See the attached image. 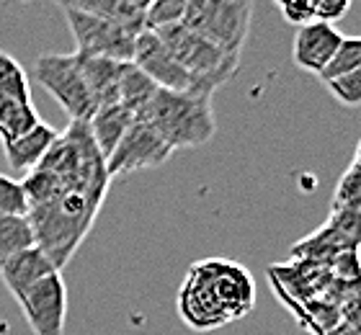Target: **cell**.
Returning <instances> with one entry per match:
<instances>
[{
  "mask_svg": "<svg viewBox=\"0 0 361 335\" xmlns=\"http://www.w3.org/2000/svg\"><path fill=\"white\" fill-rule=\"evenodd\" d=\"M328 90H331L336 101L343 106H361V67L354 73L343 75V78H336V80L325 83Z\"/></svg>",
  "mask_w": 361,
  "mask_h": 335,
  "instance_id": "4316f807",
  "label": "cell"
},
{
  "mask_svg": "<svg viewBox=\"0 0 361 335\" xmlns=\"http://www.w3.org/2000/svg\"><path fill=\"white\" fill-rule=\"evenodd\" d=\"M0 96L18 98L23 104H31V85L23 67L8 52L0 49Z\"/></svg>",
  "mask_w": 361,
  "mask_h": 335,
  "instance_id": "ffe728a7",
  "label": "cell"
},
{
  "mask_svg": "<svg viewBox=\"0 0 361 335\" xmlns=\"http://www.w3.org/2000/svg\"><path fill=\"white\" fill-rule=\"evenodd\" d=\"M361 67V37H343L341 47L336 49L333 60L328 62L323 73H320V80L331 83L336 78H343V75L354 73Z\"/></svg>",
  "mask_w": 361,
  "mask_h": 335,
  "instance_id": "44dd1931",
  "label": "cell"
},
{
  "mask_svg": "<svg viewBox=\"0 0 361 335\" xmlns=\"http://www.w3.org/2000/svg\"><path fill=\"white\" fill-rule=\"evenodd\" d=\"M274 3H276V6L281 8V6H286V3H292V0H274Z\"/></svg>",
  "mask_w": 361,
  "mask_h": 335,
  "instance_id": "1f68e13d",
  "label": "cell"
},
{
  "mask_svg": "<svg viewBox=\"0 0 361 335\" xmlns=\"http://www.w3.org/2000/svg\"><path fill=\"white\" fill-rule=\"evenodd\" d=\"M336 307H338L341 317L348 328H354L361 335V276L351 279V281H343L341 302Z\"/></svg>",
  "mask_w": 361,
  "mask_h": 335,
  "instance_id": "d4e9b609",
  "label": "cell"
},
{
  "mask_svg": "<svg viewBox=\"0 0 361 335\" xmlns=\"http://www.w3.org/2000/svg\"><path fill=\"white\" fill-rule=\"evenodd\" d=\"M158 85L147 78V75L135 65V62H124L121 65L119 78V104L132 111L135 121H140L150 109L152 98L158 96Z\"/></svg>",
  "mask_w": 361,
  "mask_h": 335,
  "instance_id": "e0dca14e",
  "label": "cell"
},
{
  "mask_svg": "<svg viewBox=\"0 0 361 335\" xmlns=\"http://www.w3.org/2000/svg\"><path fill=\"white\" fill-rule=\"evenodd\" d=\"M54 3L62 8H70V11H80V13L104 18V21L121 23L127 29H135V31L147 29L145 11H140L129 0H54Z\"/></svg>",
  "mask_w": 361,
  "mask_h": 335,
  "instance_id": "2e32d148",
  "label": "cell"
},
{
  "mask_svg": "<svg viewBox=\"0 0 361 335\" xmlns=\"http://www.w3.org/2000/svg\"><path fill=\"white\" fill-rule=\"evenodd\" d=\"M307 3L312 8L315 21H325V23L341 21L351 11V6H354V0H307Z\"/></svg>",
  "mask_w": 361,
  "mask_h": 335,
  "instance_id": "83f0119b",
  "label": "cell"
},
{
  "mask_svg": "<svg viewBox=\"0 0 361 335\" xmlns=\"http://www.w3.org/2000/svg\"><path fill=\"white\" fill-rule=\"evenodd\" d=\"M281 16H284V21L292 23V26H307V23L315 21L312 8H310L307 0H292V3L281 6Z\"/></svg>",
  "mask_w": 361,
  "mask_h": 335,
  "instance_id": "f1b7e54d",
  "label": "cell"
},
{
  "mask_svg": "<svg viewBox=\"0 0 361 335\" xmlns=\"http://www.w3.org/2000/svg\"><path fill=\"white\" fill-rule=\"evenodd\" d=\"M191 0H152V6L147 8V29H158V26H168V23H178L186 13V8Z\"/></svg>",
  "mask_w": 361,
  "mask_h": 335,
  "instance_id": "484cf974",
  "label": "cell"
},
{
  "mask_svg": "<svg viewBox=\"0 0 361 335\" xmlns=\"http://www.w3.org/2000/svg\"><path fill=\"white\" fill-rule=\"evenodd\" d=\"M140 121H147L173 152L199 147L217 132L212 96L207 93L158 90V96L152 98L150 109Z\"/></svg>",
  "mask_w": 361,
  "mask_h": 335,
  "instance_id": "3957f363",
  "label": "cell"
},
{
  "mask_svg": "<svg viewBox=\"0 0 361 335\" xmlns=\"http://www.w3.org/2000/svg\"><path fill=\"white\" fill-rule=\"evenodd\" d=\"M37 245L29 214H0V263Z\"/></svg>",
  "mask_w": 361,
  "mask_h": 335,
  "instance_id": "d6986e66",
  "label": "cell"
},
{
  "mask_svg": "<svg viewBox=\"0 0 361 335\" xmlns=\"http://www.w3.org/2000/svg\"><path fill=\"white\" fill-rule=\"evenodd\" d=\"M341 42H343V34L333 23L312 21L307 26H300L292 44L294 65L302 67L305 73H312L320 78V73L333 60V54L341 47Z\"/></svg>",
  "mask_w": 361,
  "mask_h": 335,
  "instance_id": "8fae6325",
  "label": "cell"
},
{
  "mask_svg": "<svg viewBox=\"0 0 361 335\" xmlns=\"http://www.w3.org/2000/svg\"><path fill=\"white\" fill-rule=\"evenodd\" d=\"M325 224L338 238L346 240L354 250L361 248V209H331V217Z\"/></svg>",
  "mask_w": 361,
  "mask_h": 335,
  "instance_id": "603a6c76",
  "label": "cell"
},
{
  "mask_svg": "<svg viewBox=\"0 0 361 335\" xmlns=\"http://www.w3.org/2000/svg\"><path fill=\"white\" fill-rule=\"evenodd\" d=\"M140 70L150 78L160 90H173V93H196L194 78L178 65L168 47L158 39L152 29H145L135 42V54H132Z\"/></svg>",
  "mask_w": 361,
  "mask_h": 335,
  "instance_id": "30bf717a",
  "label": "cell"
},
{
  "mask_svg": "<svg viewBox=\"0 0 361 335\" xmlns=\"http://www.w3.org/2000/svg\"><path fill=\"white\" fill-rule=\"evenodd\" d=\"M0 214H29V196L23 181L0 173Z\"/></svg>",
  "mask_w": 361,
  "mask_h": 335,
  "instance_id": "cb8c5ba5",
  "label": "cell"
},
{
  "mask_svg": "<svg viewBox=\"0 0 361 335\" xmlns=\"http://www.w3.org/2000/svg\"><path fill=\"white\" fill-rule=\"evenodd\" d=\"M68 26L75 39V52L85 57H109L116 62H132L135 54V42L142 31L127 29L121 23L104 21L96 16L80 13V11H70L62 8Z\"/></svg>",
  "mask_w": 361,
  "mask_h": 335,
  "instance_id": "52a82bcc",
  "label": "cell"
},
{
  "mask_svg": "<svg viewBox=\"0 0 361 335\" xmlns=\"http://www.w3.org/2000/svg\"><path fill=\"white\" fill-rule=\"evenodd\" d=\"M256 302L253 279L235 261H199L178 291V312L191 330L207 333L245 317Z\"/></svg>",
  "mask_w": 361,
  "mask_h": 335,
  "instance_id": "7a4b0ae2",
  "label": "cell"
},
{
  "mask_svg": "<svg viewBox=\"0 0 361 335\" xmlns=\"http://www.w3.org/2000/svg\"><path fill=\"white\" fill-rule=\"evenodd\" d=\"M57 137H60V132H57L52 124L42 121L39 127H34L29 134H23L18 140L3 142L6 160L11 163L13 171L31 173L42 160H44V155L49 152V147H52L54 142H57Z\"/></svg>",
  "mask_w": 361,
  "mask_h": 335,
  "instance_id": "4fadbf2b",
  "label": "cell"
},
{
  "mask_svg": "<svg viewBox=\"0 0 361 335\" xmlns=\"http://www.w3.org/2000/svg\"><path fill=\"white\" fill-rule=\"evenodd\" d=\"M21 315L34 335H62L68 320V289L62 274L54 271L39 284H34L18 299Z\"/></svg>",
  "mask_w": 361,
  "mask_h": 335,
  "instance_id": "ba28073f",
  "label": "cell"
},
{
  "mask_svg": "<svg viewBox=\"0 0 361 335\" xmlns=\"http://www.w3.org/2000/svg\"><path fill=\"white\" fill-rule=\"evenodd\" d=\"M111 176L88 121H70L44 160L23 181L37 248L62 271L93 227Z\"/></svg>",
  "mask_w": 361,
  "mask_h": 335,
  "instance_id": "6da1fadb",
  "label": "cell"
},
{
  "mask_svg": "<svg viewBox=\"0 0 361 335\" xmlns=\"http://www.w3.org/2000/svg\"><path fill=\"white\" fill-rule=\"evenodd\" d=\"M253 0H191L178 23L225 52L240 54L250 34Z\"/></svg>",
  "mask_w": 361,
  "mask_h": 335,
  "instance_id": "5b68a950",
  "label": "cell"
},
{
  "mask_svg": "<svg viewBox=\"0 0 361 335\" xmlns=\"http://www.w3.org/2000/svg\"><path fill=\"white\" fill-rule=\"evenodd\" d=\"M171 155H173V150L168 147L163 137L147 121H135L124 134V140L116 145L111 157L106 160V171L111 178H116V176H127L135 171L158 168Z\"/></svg>",
  "mask_w": 361,
  "mask_h": 335,
  "instance_id": "9c48e42d",
  "label": "cell"
},
{
  "mask_svg": "<svg viewBox=\"0 0 361 335\" xmlns=\"http://www.w3.org/2000/svg\"><path fill=\"white\" fill-rule=\"evenodd\" d=\"M129 3H135L140 11H145V16H147V8L152 6V0H129Z\"/></svg>",
  "mask_w": 361,
  "mask_h": 335,
  "instance_id": "f546056e",
  "label": "cell"
},
{
  "mask_svg": "<svg viewBox=\"0 0 361 335\" xmlns=\"http://www.w3.org/2000/svg\"><path fill=\"white\" fill-rule=\"evenodd\" d=\"M54 271H57V266L49 261V255H47L42 248L34 245V248H29V250L16 253L13 258H8L6 263H0V281L6 284V289L11 291V297L18 302L34 284H39L42 279L54 274Z\"/></svg>",
  "mask_w": 361,
  "mask_h": 335,
  "instance_id": "7c38bea8",
  "label": "cell"
},
{
  "mask_svg": "<svg viewBox=\"0 0 361 335\" xmlns=\"http://www.w3.org/2000/svg\"><path fill=\"white\" fill-rule=\"evenodd\" d=\"M132 124H135V116H132V111L124 109L121 104L96 109V114H93L88 121V129H90L93 142H96L98 152L104 155V160L111 157V152L116 150V145L124 140V134L129 132Z\"/></svg>",
  "mask_w": 361,
  "mask_h": 335,
  "instance_id": "9a60e30c",
  "label": "cell"
},
{
  "mask_svg": "<svg viewBox=\"0 0 361 335\" xmlns=\"http://www.w3.org/2000/svg\"><path fill=\"white\" fill-rule=\"evenodd\" d=\"M152 31L168 47V52L178 60V65L194 78L196 93L214 96V90L225 85L227 80H233L240 67V54L219 49L204 37H199L196 31L186 29L183 23H168Z\"/></svg>",
  "mask_w": 361,
  "mask_h": 335,
  "instance_id": "277c9868",
  "label": "cell"
},
{
  "mask_svg": "<svg viewBox=\"0 0 361 335\" xmlns=\"http://www.w3.org/2000/svg\"><path fill=\"white\" fill-rule=\"evenodd\" d=\"M78 60H80L85 85H88L98 109L119 104V78L124 62L109 60V57H85V54H78Z\"/></svg>",
  "mask_w": 361,
  "mask_h": 335,
  "instance_id": "5bb4252c",
  "label": "cell"
},
{
  "mask_svg": "<svg viewBox=\"0 0 361 335\" xmlns=\"http://www.w3.org/2000/svg\"><path fill=\"white\" fill-rule=\"evenodd\" d=\"M39 111L34 104H23L18 98L0 96V142H13L39 127Z\"/></svg>",
  "mask_w": 361,
  "mask_h": 335,
  "instance_id": "ac0fdd59",
  "label": "cell"
},
{
  "mask_svg": "<svg viewBox=\"0 0 361 335\" xmlns=\"http://www.w3.org/2000/svg\"><path fill=\"white\" fill-rule=\"evenodd\" d=\"M354 163H356V165H361V140H359V145H356V152H354Z\"/></svg>",
  "mask_w": 361,
  "mask_h": 335,
  "instance_id": "4dcf8cb0",
  "label": "cell"
},
{
  "mask_svg": "<svg viewBox=\"0 0 361 335\" xmlns=\"http://www.w3.org/2000/svg\"><path fill=\"white\" fill-rule=\"evenodd\" d=\"M331 209H361V165L351 163L333 191Z\"/></svg>",
  "mask_w": 361,
  "mask_h": 335,
  "instance_id": "7402d4cb",
  "label": "cell"
},
{
  "mask_svg": "<svg viewBox=\"0 0 361 335\" xmlns=\"http://www.w3.org/2000/svg\"><path fill=\"white\" fill-rule=\"evenodd\" d=\"M34 78L39 85L52 93V98L65 109L70 121H90L96 114V101L85 85L78 54H42L34 62Z\"/></svg>",
  "mask_w": 361,
  "mask_h": 335,
  "instance_id": "8992f818",
  "label": "cell"
}]
</instances>
